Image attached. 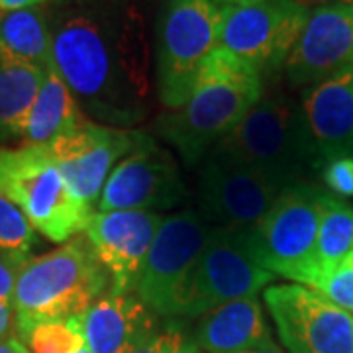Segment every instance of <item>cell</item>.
<instances>
[{"label": "cell", "instance_id": "cell-31", "mask_svg": "<svg viewBox=\"0 0 353 353\" xmlns=\"http://www.w3.org/2000/svg\"><path fill=\"white\" fill-rule=\"evenodd\" d=\"M39 2H43V0H0V14L32 8V6H38Z\"/></svg>", "mask_w": 353, "mask_h": 353}, {"label": "cell", "instance_id": "cell-19", "mask_svg": "<svg viewBox=\"0 0 353 353\" xmlns=\"http://www.w3.org/2000/svg\"><path fill=\"white\" fill-rule=\"evenodd\" d=\"M269 340L257 296L232 301L206 312L194 332V341L206 353H241Z\"/></svg>", "mask_w": 353, "mask_h": 353}, {"label": "cell", "instance_id": "cell-32", "mask_svg": "<svg viewBox=\"0 0 353 353\" xmlns=\"http://www.w3.org/2000/svg\"><path fill=\"white\" fill-rule=\"evenodd\" d=\"M0 353H30L26 350V345L20 341V338H6L0 341Z\"/></svg>", "mask_w": 353, "mask_h": 353}, {"label": "cell", "instance_id": "cell-2", "mask_svg": "<svg viewBox=\"0 0 353 353\" xmlns=\"http://www.w3.org/2000/svg\"><path fill=\"white\" fill-rule=\"evenodd\" d=\"M263 97V77L224 48L202 65L189 101L159 118L157 132L187 165H196L234 132Z\"/></svg>", "mask_w": 353, "mask_h": 353}, {"label": "cell", "instance_id": "cell-27", "mask_svg": "<svg viewBox=\"0 0 353 353\" xmlns=\"http://www.w3.org/2000/svg\"><path fill=\"white\" fill-rule=\"evenodd\" d=\"M134 353H202V350L194 338L171 326L163 332H155L152 338Z\"/></svg>", "mask_w": 353, "mask_h": 353}, {"label": "cell", "instance_id": "cell-13", "mask_svg": "<svg viewBox=\"0 0 353 353\" xmlns=\"http://www.w3.org/2000/svg\"><path fill=\"white\" fill-rule=\"evenodd\" d=\"M212 230L214 226L196 210H183L163 218L136 287L141 303L152 312L173 316L176 296Z\"/></svg>", "mask_w": 353, "mask_h": 353}, {"label": "cell", "instance_id": "cell-8", "mask_svg": "<svg viewBox=\"0 0 353 353\" xmlns=\"http://www.w3.org/2000/svg\"><path fill=\"white\" fill-rule=\"evenodd\" d=\"M324 192L299 183L281 192L263 220L255 226L257 250L263 265L277 277L314 289L316 240Z\"/></svg>", "mask_w": 353, "mask_h": 353}, {"label": "cell", "instance_id": "cell-25", "mask_svg": "<svg viewBox=\"0 0 353 353\" xmlns=\"http://www.w3.org/2000/svg\"><path fill=\"white\" fill-rule=\"evenodd\" d=\"M36 245V230L24 212L0 194V252L30 255Z\"/></svg>", "mask_w": 353, "mask_h": 353}, {"label": "cell", "instance_id": "cell-30", "mask_svg": "<svg viewBox=\"0 0 353 353\" xmlns=\"http://www.w3.org/2000/svg\"><path fill=\"white\" fill-rule=\"evenodd\" d=\"M16 330V314L12 304H0V341L12 338Z\"/></svg>", "mask_w": 353, "mask_h": 353}, {"label": "cell", "instance_id": "cell-3", "mask_svg": "<svg viewBox=\"0 0 353 353\" xmlns=\"http://www.w3.org/2000/svg\"><path fill=\"white\" fill-rule=\"evenodd\" d=\"M112 289V279L87 236H75L41 257H30L16 281L12 308L16 332L46 320L87 312Z\"/></svg>", "mask_w": 353, "mask_h": 353}, {"label": "cell", "instance_id": "cell-23", "mask_svg": "<svg viewBox=\"0 0 353 353\" xmlns=\"http://www.w3.org/2000/svg\"><path fill=\"white\" fill-rule=\"evenodd\" d=\"M353 252V208L340 199L324 194L316 240V285L347 261ZM314 285V287H316Z\"/></svg>", "mask_w": 353, "mask_h": 353}, {"label": "cell", "instance_id": "cell-10", "mask_svg": "<svg viewBox=\"0 0 353 353\" xmlns=\"http://www.w3.org/2000/svg\"><path fill=\"white\" fill-rule=\"evenodd\" d=\"M283 190L261 171L218 148H212L202 159L199 206L210 226L255 228Z\"/></svg>", "mask_w": 353, "mask_h": 353}, {"label": "cell", "instance_id": "cell-15", "mask_svg": "<svg viewBox=\"0 0 353 353\" xmlns=\"http://www.w3.org/2000/svg\"><path fill=\"white\" fill-rule=\"evenodd\" d=\"M161 222L159 212L145 210H110L90 216L85 236L110 273V292L136 290Z\"/></svg>", "mask_w": 353, "mask_h": 353}, {"label": "cell", "instance_id": "cell-22", "mask_svg": "<svg viewBox=\"0 0 353 353\" xmlns=\"http://www.w3.org/2000/svg\"><path fill=\"white\" fill-rule=\"evenodd\" d=\"M48 69L0 59V139L22 138Z\"/></svg>", "mask_w": 353, "mask_h": 353}, {"label": "cell", "instance_id": "cell-20", "mask_svg": "<svg viewBox=\"0 0 353 353\" xmlns=\"http://www.w3.org/2000/svg\"><path fill=\"white\" fill-rule=\"evenodd\" d=\"M85 118L87 116L81 110L71 88L55 67H50L26 120L22 132L24 145H50L53 139L81 124Z\"/></svg>", "mask_w": 353, "mask_h": 353}, {"label": "cell", "instance_id": "cell-36", "mask_svg": "<svg viewBox=\"0 0 353 353\" xmlns=\"http://www.w3.org/2000/svg\"><path fill=\"white\" fill-rule=\"evenodd\" d=\"M343 265H352V267H353V252L350 253V257H347V261H345V263H343Z\"/></svg>", "mask_w": 353, "mask_h": 353}, {"label": "cell", "instance_id": "cell-18", "mask_svg": "<svg viewBox=\"0 0 353 353\" xmlns=\"http://www.w3.org/2000/svg\"><path fill=\"white\" fill-rule=\"evenodd\" d=\"M90 353H134L155 334L153 312L134 292H106L81 314Z\"/></svg>", "mask_w": 353, "mask_h": 353}, {"label": "cell", "instance_id": "cell-12", "mask_svg": "<svg viewBox=\"0 0 353 353\" xmlns=\"http://www.w3.org/2000/svg\"><path fill=\"white\" fill-rule=\"evenodd\" d=\"M145 134L112 128L85 118L48 145L67 189L77 201L94 208L114 163L145 141Z\"/></svg>", "mask_w": 353, "mask_h": 353}, {"label": "cell", "instance_id": "cell-17", "mask_svg": "<svg viewBox=\"0 0 353 353\" xmlns=\"http://www.w3.org/2000/svg\"><path fill=\"white\" fill-rule=\"evenodd\" d=\"M303 114L320 159L352 155L353 67L304 88Z\"/></svg>", "mask_w": 353, "mask_h": 353}, {"label": "cell", "instance_id": "cell-28", "mask_svg": "<svg viewBox=\"0 0 353 353\" xmlns=\"http://www.w3.org/2000/svg\"><path fill=\"white\" fill-rule=\"evenodd\" d=\"M324 183L332 192L340 196H353V157L341 155L328 159L324 165Z\"/></svg>", "mask_w": 353, "mask_h": 353}, {"label": "cell", "instance_id": "cell-38", "mask_svg": "<svg viewBox=\"0 0 353 353\" xmlns=\"http://www.w3.org/2000/svg\"><path fill=\"white\" fill-rule=\"evenodd\" d=\"M341 2H353V0H341Z\"/></svg>", "mask_w": 353, "mask_h": 353}, {"label": "cell", "instance_id": "cell-24", "mask_svg": "<svg viewBox=\"0 0 353 353\" xmlns=\"http://www.w3.org/2000/svg\"><path fill=\"white\" fill-rule=\"evenodd\" d=\"M18 338L30 353H77L87 347L81 316L38 322Z\"/></svg>", "mask_w": 353, "mask_h": 353}, {"label": "cell", "instance_id": "cell-6", "mask_svg": "<svg viewBox=\"0 0 353 353\" xmlns=\"http://www.w3.org/2000/svg\"><path fill=\"white\" fill-rule=\"evenodd\" d=\"M273 281L259 257L255 228H214L176 296L173 316H204L222 304L257 296Z\"/></svg>", "mask_w": 353, "mask_h": 353}, {"label": "cell", "instance_id": "cell-14", "mask_svg": "<svg viewBox=\"0 0 353 353\" xmlns=\"http://www.w3.org/2000/svg\"><path fill=\"white\" fill-rule=\"evenodd\" d=\"M185 196L187 189L173 155L155 145L148 136L139 148L114 167L104 183L97 208L99 212H157L181 204Z\"/></svg>", "mask_w": 353, "mask_h": 353}, {"label": "cell", "instance_id": "cell-5", "mask_svg": "<svg viewBox=\"0 0 353 353\" xmlns=\"http://www.w3.org/2000/svg\"><path fill=\"white\" fill-rule=\"evenodd\" d=\"M0 194L24 212L36 232L57 243L85 232L94 214L67 189L48 145L0 148Z\"/></svg>", "mask_w": 353, "mask_h": 353}, {"label": "cell", "instance_id": "cell-34", "mask_svg": "<svg viewBox=\"0 0 353 353\" xmlns=\"http://www.w3.org/2000/svg\"><path fill=\"white\" fill-rule=\"evenodd\" d=\"M241 353H283L277 347V343L273 341V338L269 341H265L261 345H257V347H252V350H248V352H241Z\"/></svg>", "mask_w": 353, "mask_h": 353}, {"label": "cell", "instance_id": "cell-35", "mask_svg": "<svg viewBox=\"0 0 353 353\" xmlns=\"http://www.w3.org/2000/svg\"><path fill=\"white\" fill-rule=\"evenodd\" d=\"M253 2H261V0H214L218 8H226V6H245V4H253Z\"/></svg>", "mask_w": 353, "mask_h": 353}, {"label": "cell", "instance_id": "cell-4", "mask_svg": "<svg viewBox=\"0 0 353 353\" xmlns=\"http://www.w3.org/2000/svg\"><path fill=\"white\" fill-rule=\"evenodd\" d=\"M214 148L261 171L283 189L303 183L304 173L320 161L303 108L281 94L261 97Z\"/></svg>", "mask_w": 353, "mask_h": 353}, {"label": "cell", "instance_id": "cell-7", "mask_svg": "<svg viewBox=\"0 0 353 353\" xmlns=\"http://www.w3.org/2000/svg\"><path fill=\"white\" fill-rule=\"evenodd\" d=\"M214 0H167L157 34V88L169 110L189 101L208 55L218 48Z\"/></svg>", "mask_w": 353, "mask_h": 353}, {"label": "cell", "instance_id": "cell-1", "mask_svg": "<svg viewBox=\"0 0 353 353\" xmlns=\"http://www.w3.org/2000/svg\"><path fill=\"white\" fill-rule=\"evenodd\" d=\"M51 26L53 67L85 116L112 128L148 114L150 59L141 20L114 8H71Z\"/></svg>", "mask_w": 353, "mask_h": 353}, {"label": "cell", "instance_id": "cell-9", "mask_svg": "<svg viewBox=\"0 0 353 353\" xmlns=\"http://www.w3.org/2000/svg\"><path fill=\"white\" fill-rule=\"evenodd\" d=\"M310 10L292 0H261L220 8L218 48L238 55L261 77L287 63L303 34Z\"/></svg>", "mask_w": 353, "mask_h": 353}, {"label": "cell", "instance_id": "cell-37", "mask_svg": "<svg viewBox=\"0 0 353 353\" xmlns=\"http://www.w3.org/2000/svg\"><path fill=\"white\" fill-rule=\"evenodd\" d=\"M77 353H90V352H88L87 347H83V350H81V352H77Z\"/></svg>", "mask_w": 353, "mask_h": 353}, {"label": "cell", "instance_id": "cell-26", "mask_svg": "<svg viewBox=\"0 0 353 353\" xmlns=\"http://www.w3.org/2000/svg\"><path fill=\"white\" fill-rule=\"evenodd\" d=\"M316 292L353 314V267L341 265L314 287Z\"/></svg>", "mask_w": 353, "mask_h": 353}, {"label": "cell", "instance_id": "cell-11", "mask_svg": "<svg viewBox=\"0 0 353 353\" xmlns=\"http://www.w3.org/2000/svg\"><path fill=\"white\" fill-rule=\"evenodd\" d=\"M265 304L289 353H353V314L304 285H271Z\"/></svg>", "mask_w": 353, "mask_h": 353}, {"label": "cell", "instance_id": "cell-33", "mask_svg": "<svg viewBox=\"0 0 353 353\" xmlns=\"http://www.w3.org/2000/svg\"><path fill=\"white\" fill-rule=\"evenodd\" d=\"M292 2L312 12V10H316V8L328 6V4H334V2H341V0H292Z\"/></svg>", "mask_w": 353, "mask_h": 353}, {"label": "cell", "instance_id": "cell-21", "mask_svg": "<svg viewBox=\"0 0 353 353\" xmlns=\"http://www.w3.org/2000/svg\"><path fill=\"white\" fill-rule=\"evenodd\" d=\"M51 26L38 6L0 14V59L53 67Z\"/></svg>", "mask_w": 353, "mask_h": 353}, {"label": "cell", "instance_id": "cell-29", "mask_svg": "<svg viewBox=\"0 0 353 353\" xmlns=\"http://www.w3.org/2000/svg\"><path fill=\"white\" fill-rule=\"evenodd\" d=\"M28 261H30V255L0 252V304H12L16 281Z\"/></svg>", "mask_w": 353, "mask_h": 353}, {"label": "cell", "instance_id": "cell-16", "mask_svg": "<svg viewBox=\"0 0 353 353\" xmlns=\"http://www.w3.org/2000/svg\"><path fill=\"white\" fill-rule=\"evenodd\" d=\"M353 67V2L316 8L285 63L292 87H312Z\"/></svg>", "mask_w": 353, "mask_h": 353}]
</instances>
